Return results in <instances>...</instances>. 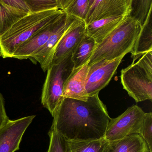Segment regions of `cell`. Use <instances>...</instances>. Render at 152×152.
<instances>
[{
	"label": "cell",
	"mask_w": 152,
	"mask_h": 152,
	"mask_svg": "<svg viewBox=\"0 0 152 152\" xmlns=\"http://www.w3.org/2000/svg\"><path fill=\"white\" fill-rule=\"evenodd\" d=\"M48 135L50 142L47 152H65V138L52 126L48 132Z\"/></svg>",
	"instance_id": "23"
},
{
	"label": "cell",
	"mask_w": 152,
	"mask_h": 152,
	"mask_svg": "<svg viewBox=\"0 0 152 152\" xmlns=\"http://www.w3.org/2000/svg\"><path fill=\"white\" fill-rule=\"evenodd\" d=\"M98 45L93 37L86 35L71 55L74 68H78L89 62L95 49Z\"/></svg>",
	"instance_id": "18"
},
{
	"label": "cell",
	"mask_w": 152,
	"mask_h": 152,
	"mask_svg": "<svg viewBox=\"0 0 152 152\" xmlns=\"http://www.w3.org/2000/svg\"><path fill=\"white\" fill-rule=\"evenodd\" d=\"M88 62L78 68H74L67 79L63 89L62 99L71 98L87 101L88 96L85 89L87 77L89 70Z\"/></svg>",
	"instance_id": "13"
},
{
	"label": "cell",
	"mask_w": 152,
	"mask_h": 152,
	"mask_svg": "<svg viewBox=\"0 0 152 152\" xmlns=\"http://www.w3.org/2000/svg\"><path fill=\"white\" fill-rule=\"evenodd\" d=\"M126 17L123 15H114L95 20L86 25L87 35L93 37L99 44Z\"/></svg>",
	"instance_id": "14"
},
{
	"label": "cell",
	"mask_w": 152,
	"mask_h": 152,
	"mask_svg": "<svg viewBox=\"0 0 152 152\" xmlns=\"http://www.w3.org/2000/svg\"><path fill=\"white\" fill-rule=\"evenodd\" d=\"M59 9L30 13L17 20L0 36V56L12 58L14 51L37 31L63 13Z\"/></svg>",
	"instance_id": "3"
},
{
	"label": "cell",
	"mask_w": 152,
	"mask_h": 152,
	"mask_svg": "<svg viewBox=\"0 0 152 152\" xmlns=\"http://www.w3.org/2000/svg\"><path fill=\"white\" fill-rule=\"evenodd\" d=\"M89 0H75L63 11L85 21L89 9Z\"/></svg>",
	"instance_id": "21"
},
{
	"label": "cell",
	"mask_w": 152,
	"mask_h": 152,
	"mask_svg": "<svg viewBox=\"0 0 152 152\" xmlns=\"http://www.w3.org/2000/svg\"><path fill=\"white\" fill-rule=\"evenodd\" d=\"M23 1L29 8L30 13L59 9L56 0H23Z\"/></svg>",
	"instance_id": "22"
},
{
	"label": "cell",
	"mask_w": 152,
	"mask_h": 152,
	"mask_svg": "<svg viewBox=\"0 0 152 152\" xmlns=\"http://www.w3.org/2000/svg\"><path fill=\"white\" fill-rule=\"evenodd\" d=\"M65 152H109V142L104 138L91 140L65 138Z\"/></svg>",
	"instance_id": "16"
},
{
	"label": "cell",
	"mask_w": 152,
	"mask_h": 152,
	"mask_svg": "<svg viewBox=\"0 0 152 152\" xmlns=\"http://www.w3.org/2000/svg\"><path fill=\"white\" fill-rule=\"evenodd\" d=\"M109 152H150L146 142L135 134L120 140L109 142Z\"/></svg>",
	"instance_id": "17"
},
{
	"label": "cell",
	"mask_w": 152,
	"mask_h": 152,
	"mask_svg": "<svg viewBox=\"0 0 152 152\" xmlns=\"http://www.w3.org/2000/svg\"><path fill=\"white\" fill-rule=\"evenodd\" d=\"M125 56L112 60H102L89 66L85 86L88 97L99 94L109 84Z\"/></svg>",
	"instance_id": "7"
},
{
	"label": "cell",
	"mask_w": 152,
	"mask_h": 152,
	"mask_svg": "<svg viewBox=\"0 0 152 152\" xmlns=\"http://www.w3.org/2000/svg\"><path fill=\"white\" fill-rule=\"evenodd\" d=\"M152 10L150 11L145 22L142 26L140 34L130 53L133 63L135 62L144 54L152 51Z\"/></svg>",
	"instance_id": "15"
},
{
	"label": "cell",
	"mask_w": 152,
	"mask_h": 152,
	"mask_svg": "<svg viewBox=\"0 0 152 152\" xmlns=\"http://www.w3.org/2000/svg\"><path fill=\"white\" fill-rule=\"evenodd\" d=\"M68 18L63 13L58 18L50 22L37 31L33 36L19 45L14 51L12 58L23 60L29 59L44 45L51 36L62 25Z\"/></svg>",
	"instance_id": "8"
},
{
	"label": "cell",
	"mask_w": 152,
	"mask_h": 152,
	"mask_svg": "<svg viewBox=\"0 0 152 152\" xmlns=\"http://www.w3.org/2000/svg\"><path fill=\"white\" fill-rule=\"evenodd\" d=\"M75 17L68 14V18L62 25L51 36L46 42L29 59L33 62L39 63L43 71L48 70L51 64L55 48Z\"/></svg>",
	"instance_id": "12"
},
{
	"label": "cell",
	"mask_w": 152,
	"mask_h": 152,
	"mask_svg": "<svg viewBox=\"0 0 152 152\" xmlns=\"http://www.w3.org/2000/svg\"><path fill=\"white\" fill-rule=\"evenodd\" d=\"M35 115L27 116L15 120H9L0 129V152H15L26 130Z\"/></svg>",
	"instance_id": "9"
},
{
	"label": "cell",
	"mask_w": 152,
	"mask_h": 152,
	"mask_svg": "<svg viewBox=\"0 0 152 152\" xmlns=\"http://www.w3.org/2000/svg\"><path fill=\"white\" fill-rule=\"evenodd\" d=\"M151 10L152 0H131L129 16L139 21L142 26Z\"/></svg>",
	"instance_id": "20"
},
{
	"label": "cell",
	"mask_w": 152,
	"mask_h": 152,
	"mask_svg": "<svg viewBox=\"0 0 152 152\" xmlns=\"http://www.w3.org/2000/svg\"><path fill=\"white\" fill-rule=\"evenodd\" d=\"M131 0H95L89 8L86 24L114 15L128 17L131 12Z\"/></svg>",
	"instance_id": "11"
},
{
	"label": "cell",
	"mask_w": 152,
	"mask_h": 152,
	"mask_svg": "<svg viewBox=\"0 0 152 152\" xmlns=\"http://www.w3.org/2000/svg\"><path fill=\"white\" fill-rule=\"evenodd\" d=\"M95 0H89V8L91 7V6H92L93 4V3L94 1Z\"/></svg>",
	"instance_id": "28"
},
{
	"label": "cell",
	"mask_w": 152,
	"mask_h": 152,
	"mask_svg": "<svg viewBox=\"0 0 152 152\" xmlns=\"http://www.w3.org/2000/svg\"><path fill=\"white\" fill-rule=\"evenodd\" d=\"M9 119L5 110L4 99L2 95L0 93V129Z\"/></svg>",
	"instance_id": "26"
},
{
	"label": "cell",
	"mask_w": 152,
	"mask_h": 152,
	"mask_svg": "<svg viewBox=\"0 0 152 152\" xmlns=\"http://www.w3.org/2000/svg\"><path fill=\"white\" fill-rule=\"evenodd\" d=\"M146 113L137 105H133L115 118H110L104 138L117 141L131 135L140 134Z\"/></svg>",
	"instance_id": "6"
},
{
	"label": "cell",
	"mask_w": 152,
	"mask_h": 152,
	"mask_svg": "<svg viewBox=\"0 0 152 152\" xmlns=\"http://www.w3.org/2000/svg\"><path fill=\"white\" fill-rule=\"evenodd\" d=\"M141 23L132 17L123 21L95 49L88 66L102 60H112L131 53L142 29Z\"/></svg>",
	"instance_id": "2"
},
{
	"label": "cell",
	"mask_w": 152,
	"mask_h": 152,
	"mask_svg": "<svg viewBox=\"0 0 152 152\" xmlns=\"http://www.w3.org/2000/svg\"><path fill=\"white\" fill-rule=\"evenodd\" d=\"M28 13L0 3V36L15 22Z\"/></svg>",
	"instance_id": "19"
},
{
	"label": "cell",
	"mask_w": 152,
	"mask_h": 152,
	"mask_svg": "<svg viewBox=\"0 0 152 152\" xmlns=\"http://www.w3.org/2000/svg\"><path fill=\"white\" fill-rule=\"evenodd\" d=\"M53 117L51 126L68 140L104 138L111 118L99 94L89 96L87 101L63 98Z\"/></svg>",
	"instance_id": "1"
},
{
	"label": "cell",
	"mask_w": 152,
	"mask_h": 152,
	"mask_svg": "<svg viewBox=\"0 0 152 152\" xmlns=\"http://www.w3.org/2000/svg\"><path fill=\"white\" fill-rule=\"evenodd\" d=\"M75 0H56L59 9L62 11H64Z\"/></svg>",
	"instance_id": "27"
},
{
	"label": "cell",
	"mask_w": 152,
	"mask_h": 152,
	"mask_svg": "<svg viewBox=\"0 0 152 152\" xmlns=\"http://www.w3.org/2000/svg\"><path fill=\"white\" fill-rule=\"evenodd\" d=\"M145 141L150 152H152V113H146L140 134Z\"/></svg>",
	"instance_id": "24"
},
{
	"label": "cell",
	"mask_w": 152,
	"mask_h": 152,
	"mask_svg": "<svg viewBox=\"0 0 152 152\" xmlns=\"http://www.w3.org/2000/svg\"><path fill=\"white\" fill-rule=\"evenodd\" d=\"M121 82L136 102L152 99V51L121 71Z\"/></svg>",
	"instance_id": "4"
},
{
	"label": "cell",
	"mask_w": 152,
	"mask_h": 152,
	"mask_svg": "<svg viewBox=\"0 0 152 152\" xmlns=\"http://www.w3.org/2000/svg\"><path fill=\"white\" fill-rule=\"evenodd\" d=\"M86 34L85 22L75 18L57 44L51 64H57L72 54Z\"/></svg>",
	"instance_id": "10"
},
{
	"label": "cell",
	"mask_w": 152,
	"mask_h": 152,
	"mask_svg": "<svg viewBox=\"0 0 152 152\" xmlns=\"http://www.w3.org/2000/svg\"><path fill=\"white\" fill-rule=\"evenodd\" d=\"M0 3L7 6L30 13L29 8L23 0H0Z\"/></svg>",
	"instance_id": "25"
},
{
	"label": "cell",
	"mask_w": 152,
	"mask_h": 152,
	"mask_svg": "<svg viewBox=\"0 0 152 152\" xmlns=\"http://www.w3.org/2000/svg\"><path fill=\"white\" fill-rule=\"evenodd\" d=\"M71 55L67 56L57 64H51L47 70L41 102L52 117L62 100L65 82L74 69Z\"/></svg>",
	"instance_id": "5"
}]
</instances>
